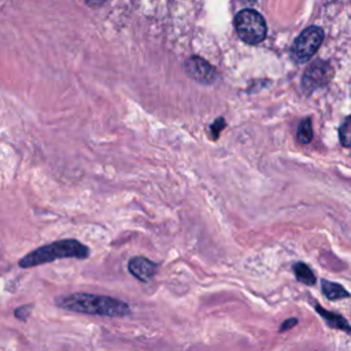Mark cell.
Wrapping results in <instances>:
<instances>
[{
	"mask_svg": "<svg viewBox=\"0 0 351 351\" xmlns=\"http://www.w3.org/2000/svg\"><path fill=\"white\" fill-rule=\"evenodd\" d=\"M56 303L60 307L71 311L106 317H123L130 313L129 306L121 300L89 293H74L70 296H63L58 299Z\"/></svg>",
	"mask_w": 351,
	"mask_h": 351,
	"instance_id": "6da1fadb",
	"label": "cell"
},
{
	"mask_svg": "<svg viewBox=\"0 0 351 351\" xmlns=\"http://www.w3.org/2000/svg\"><path fill=\"white\" fill-rule=\"evenodd\" d=\"M89 255V250L82 243L69 239V240H59L51 243L48 245L40 247L27 255H25L19 261L21 267H33L43 263H49L55 259L62 258H80L84 259Z\"/></svg>",
	"mask_w": 351,
	"mask_h": 351,
	"instance_id": "7a4b0ae2",
	"label": "cell"
},
{
	"mask_svg": "<svg viewBox=\"0 0 351 351\" xmlns=\"http://www.w3.org/2000/svg\"><path fill=\"white\" fill-rule=\"evenodd\" d=\"M234 26L239 37L247 44H258L266 36V22L254 10H241L234 18Z\"/></svg>",
	"mask_w": 351,
	"mask_h": 351,
	"instance_id": "3957f363",
	"label": "cell"
},
{
	"mask_svg": "<svg viewBox=\"0 0 351 351\" xmlns=\"http://www.w3.org/2000/svg\"><path fill=\"white\" fill-rule=\"evenodd\" d=\"M324 41V30L318 26L304 29L292 47V55L298 62H307Z\"/></svg>",
	"mask_w": 351,
	"mask_h": 351,
	"instance_id": "277c9868",
	"label": "cell"
},
{
	"mask_svg": "<svg viewBox=\"0 0 351 351\" xmlns=\"http://www.w3.org/2000/svg\"><path fill=\"white\" fill-rule=\"evenodd\" d=\"M185 70L189 77H192L193 80H196L199 82L208 84L215 78L214 67L208 62H206L204 59H202L199 56L189 58L185 62Z\"/></svg>",
	"mask_w": 351,
	"mask_h": 351,
	"instance_id": "5b68a950",
	"label": "cell"
},
{
	"mask_svg": "<svg viewBox=\"0 0 351 351\" xmlns=\"http://www.w3.org/2000/svg\"><path fill=\"white\" fill-rule=\"evenodd\" d=\"M129 271L140 281H148L154 277L158 266L155 262L144 258V256H134L129 261Z\"/></svg>",
	"mask_w": 351,
	"mask_h": 351,
	"instance_id": "8992f818",
	"label": "cell"
},
{
	"mask_svg": "<svg viewBox=\"0 0 351 351\" xmlns=\"http://www.w3.org/2000/svg\"><path fill=\"white\" fill-rule=\"evenodd\" d=\"M315 310H317V313L324 318V321H325L329 326L336 328V329H341V330H344V332H351L350 324H348L347 319H346L344 317H341L340 314L328 311V310L322 308L318 303H315Z\"/></svg>",
	"mask_w": 351,
	"mask_h": 351,
	"instance_id": "52a82bcc",
	"label": "cell"
},
{
	"mask_svg": "<svg viewBox=\"0 0 351 351\" xmlns=\"http://www.w3.org/2000/svg\"><path fill=\"white\" fill-rule=\"evenodd\" d=\"M325 73H326V66H325V64L317 63V64L311 66V67L306 71V74H304V78H303L304 86H307V88H315V86L321 85V84L324 82Z\"/></svg>",
	"mask_w": 351,
	"mask_h": 351,
	"instance_id": "ba28073f",
	"label": "cell"
},
{
	"mask_svg": "<svg viewBox=\"0 0 351 351\" xmlns=\"http://www.w3.org/2000/svg\"><path fill=\"white\" fill-rule=\"evenodd\" d=\"M321 289H322V293L329 300H339V299H344V298L350 296V292L346 288H343L340 284L332 282L329 280H321Z\"/></svg>",
	"mask_w": 351,
	"mask_h": 351,
	"instance_id": "9c48e42d",
	"label": "cell"
},
{
	"mask_svg": "<svg viewBox=\"0 0 351 351\" xmlns=\"http://www.w3.org/2000/svg\"><path fill=\"white\" fill-rule=\"evenodd\" d=\"M292 269H293V273H295V276H296V278H298L299 281H302V282L306 284V285H314V282H315V276H314L313 270H311L306 263H303V262H296V263L292 266Z\"/></svg>",
	"mask_w": 351,
	"mask_h": 351,
	"instance_id": "30bf717a",
	"label": "cell"
},
{
	"mask_svg": "<svg viewBox=\"0 0 351 351\" xmlns=\"http://www.w3.org/2000/svg\"><path fill=\"white\" fill-rule=\"evenodd\" d=\"M339 136H340L341 144L347 148H351V117L346 118V121L341 123Z\"/></svg>",
	"mask_w": 351,
	"mask_h": 351,
	"instance_id": "8fae6325",
	"label": "cell"
},
{
	"mask_svg": "<svg viewBox=\"0 0 351 351\" xmlns=\"http://www.w3.org/2000/svg\"><path fill=\"white\" fill-rule=\"evenodd\" d=\"M311 137H313L311 122H310V119L307 118V119H304V121L300 123V126H299V129H298V138H299V141H300L302 144H307V143L311 140Z\"/></svg>",
	"mask_w": 351,
	"mask_h": 351,
	"instance_id": "7c38bea8",
	"label": "cell"
},
{
	"mask_svg": "<svg viewBox=\"0 0 351 351\" xmlns=\"http://www.w3.org/2000/svg\"><path fill=\"white\" fill-rule=\"evenodd\" d=\"M296 324H298V319H296V318H288V319H285V321L280 325V329H278V330H280V332H285V330L293 328Z\"/></svg>",
	"mask_w": 351,
	"mask_h": 351,
	"instance_id": "4fadbf2b",
	"label": "cell"
},
{
	"mask_svg": "<svg viewBox=\"0 0 351 351\" xmlns=\"http://www.w3.org/2000/svg\"><path fill=\"white\" fill-rule=\"evenodd\" d=\"M247 1H254V0H247Z\"/></svg>",
	"mask_w": 351,
	"mask_h": 351,
	"instance_id": "5bb4252c",
	"label": "cell"
}]
</instances>
